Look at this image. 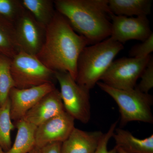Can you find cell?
I'll return each instance as SVG.
<instances>
[{
  "label": "cell",
  "instance_id": "cell-1",
  "mask_svg": "<svg viewBox=\"0 0 153 153\" xmlns=\"http://www.w3.org/2000/svg\"><path fill=\"white\" fill-rule=\"evenodd\" d=\"M89 42L76 33L65 17L56 10L46 27L42 48L36 55L47 68L54 71H65L76 80L77 60Z\"/></svg>",
  "mask_w": 153,
  "mask_h": 153
},
{
  "label": "cell",
  "instance_id": "cell-2",
  "mask_svg": "<svg viewBox=\"0 0 153 153\" xmlns=\"http://www.w3.org/2000/svg\"><path fill=\"white\" fill-rule=\"evenodd\" d=\"M55 10L68 20L73 30L95 44L109 38L113 14L108 0H55Z\"/></svg>",
  "mask_w": 153,
  "mask_h": 153
},
{
  "label": "cell",
  "instance_id": "cell-3",
  "mask_svg": "<svg viewBox=\"0 0 153 153\" xmlns=\"http://www.w3.org/2000/svg\"><path fill=\"white\" fill-rule=\"evenodd\" d=\"M123 48V44L111 37L85 47L77 60L76 82L90 90L100 80L114 57Z\"/></svg>",
  "mask_w": 153,
  "mask_h": 153
},
{
  "label": "cell",
  "instance_id": "cell-4",
  "mask_svg": "<svg viewBox=\"0 0 153 153\" xmlns=\"http://www.w3.org/2000/svg\"><path fill=\"white\" fill-rule=\"evenodd\" d=\"M97 85L110 96L117 104L120 112L121 126H124L132 121L153 123V99L150 94L142 92L136 87L129 90H120L100 81Z\"/></svg>",
  "mask_w": 153,
  "mask_h": 153
},
{
  "label": "cell",
  "instance_id": "cell-5",
  "mask_svg": "<svg viewBox=\"0 0 153 153\" xmlns=\"http://www.w3.org/2000/svg\"><path fill=\"white\" fill-rule=\"evenodd\" d=\"M11 72L15 87L26 89L53 82L55 71L47 68L37 57L20 51L12 58Z\"/></svg>",
  "mask_w": 153,
  "mask_h": 153
},
{
  "label": "cell",
  "instance_id": "cell-6",
  "mask_svg": "<svg viewBox=\"0 0 153 153\" xmlns=\"http://www.w3.org/2000/svg\"><path fill=\"white\" fill-rule=\"evenodd\" d=\"M55 77L66 112L74 120L88 123L91 117L90 90L78 84L68 72L55 71Z\"/></svg>",
  "mask_w": 153,
  "mask_h": 153
},
{
  "label": "cell",
  "instance_id": "cell-7",
  "mask_svg": "<svg viewBox=\"0 0 153 153\" xmlns=\"http://www.w3.org/2000/svg\"><path fill=\"white\" fill-rule=\"evenodd\" d=\"M151 57L150 55L143 58L123 57L114 60L100 80L116 89H133L136 86L137 80L140 77Z\"/></svg>",
  "mask_w": 153,
  "mask_h": 153
},
{
  "label": "cell",
  "instance_id": "cell-8",
  "mask_svg": "<svg viewBox=\"0 0 153 153\" xmlns=\"http://www.w3.org/2000/svg\"><path fill=\"white\" fill-rule=\"evenodd\" d=\"M13 24L20 51L36 56L44 44L46 27L25 9Z\"/></svg>",
  "mask_w": 153,
  "mask_h": 153
},
{
  "label": "cell",
  "instance_id": "cell-9",
  "mask_svg": "<svg viewBox=\"0 0 153 153\" xmlns=\"http://www.w3.org/2000/svg\"><path fill=\"white\" fill-rule=\"evenodd\" d=\"M111 38L123 44L130 40L143 41L153 33L146 16L129 17L112 15Z\"/></svg>",
  "mask_w": 153,
  "mask_h": 153
},
{
  "label": "cell",
  "instance_id": "cell-10",
  "mask_svg": "<svg viewBox=\"0 0 153 153\" xmlns=\"http://www.w3.org/2000/svg\"><path fill=\"white\" fill-rule=\"evenodd\" d=\"M74 120L66 111L38 126L35 134V146L41 149L53 142L63 143L74 128Z\"/></svg>",
  "mask_w": 153,
  "mask_h": 153
},
{
  "label": "cell",
  "instance_id": "cell-11",
  "mask_svg": "<svg viewBox=\"0 0 153 153\" xmlns=\"http://www.w3.org/2000/svg\"><path fill=\"white\" fill-rule=\"evenodd\" d=\"M55 88L56 87L53 82L26 89L13 88L9 95L12 120L16 123L22 119L26 113L44 96Z\"/></svg>",
  "mask_w": 153,
  "mask_h": 153
},
{
  "label": "cell",
  "instance_id": "cell-12",
  "mask_svg": "<svg viewBox=\"0 0 153 153\" xmlns=\"http://www.w3.org/2000/svg\"><path fill=\"white\" fill-rule=\"evenodd\" d=\"M64 111L60 91L56 88L44 96L22 119L38 127Z\"/></svg>",
  "mask_w": 153,
  "mask_h": 153
},
{
  "label": "cell",
  "instance_id": "cell-13",
  "mask_svg": "<svg viewBox=\"0 0 153 153\" xmlns=\"http://www.w3.org/2000/svg\"><path fill=\"white\" fill-rule=\"evenodd\" d=\"M102 135L101 131H86L74 127L62 143L61 153H94Z\"/></svg>",
  "mask_w": 153,
  "mask_h": 153
},
{
  "label": "cell",
  "instance_id": "cell-14",
  "mask_svg": "<svg viewBox=\"0 0 153 153\" xmlns=\"http://www.w3.org/2000/svg\"><path fill=\"white\" fill-rule=\"evenodd\" d=\"M112 137L116 147L128 153H153V135L140 139L123 129L116 128Z\"/></svg>",
  "mask_w": 153,
  "mask_h": 153
},
{
  "label": "cell",
  "instance_id": "cell-15",
  "mask_svg": "<svg viewBox=\"0 0 153 153\" xmlns=\"http://www.w3.org/2000/svg\"><path fill=\"white\" fill-rule=\"evenodd\" d=\"M151 0H108L111 13L129 17L147 16L151 13Z\"/></svg>",
  "mask_w": 153,
  "mask_h": 153
},
{
  "label": "cell",
  "instance_id": "cell-16",
  "mask_svg": "<svg viewBox=\"0 0 153 153\" xmlns=\"http://www.w3.org/2000/svg\"><path fill=\"white\" fill-rule=\"evenodd\" d=\"M18 129L13 145L5 153H29L36 147L35 134L37 126L21 120L15 124Z\"/></svg>",
  "mask_w": 153,
  "mask_h": 153
},
{
  "label": "cell",
  "instance_id": "cell-17",
  "mask_svg": "<svg viewBox=\"0 0 153 153\" xmlns=\"http://www.w3.org/2000/svg\"><path fill=\"white\" fill-rule=\"evenodd\" d=\"M23 7L39 23L47 27L55 16V10L52 0H21Z\"/></svg>",
  "mask_w": 153,
  "mask_h": 153
},
{
  "label": "cell",
  "instance_id": "cell-18",
  "mask_svg": "<svg viewBox=\"0 0 153 153\" xmlns=\"http://www.w3.org/2000/svg\"><path fill=\"white\" fill-rule=\"evenodd\" d=\"M19 51L13 23L0 17V53L12 58Z\"/></svg>",
  "mask_w": 153,
  "mask_h": 153
},
{
  "label": "cell",
  "instance_id": "cell-19",
  "mask_svg": "<svg viewBox=\"0 0 153 153\" xmlns=\"http://www.w3.org/2000/svg\"><path fill=\"white\" fill-rule=\"evenodd\" d=\"M9 98L0 106V146L5 152L12 146L11 132L15 128L11 120Z\"/></svg>",
  "mask_w": 153,
  "mask_h": 153
},
{
  "label": "cell",
  "instance_id": "cell-20",
  "mask_svg": "<svg viewBox=\"0 0 153 153\" xmlns=\"http://www.w3.org/2000/svg\"><path fill=\"white\" fill-rule=\"evenodd\" d=\"M12 58L0 53V106L9 98L10 91L15 87L11 72Z\"/></svg>",
  "mask_w": 153,
  "mask_h": 153
},
{
  "label": "cell",
  "instance_id": "cell-21",
  "mask_svg": "<svg viewBox=\"0 0 153 153\" xmlns=\"http://www.w3.org/2000/svg\"><path fill=\"white\" fill-rule=\"evenodd\" d=\"M25 9L21 0H0V17L13 23Z\"/></svg>",
  "mask_w": 153,
  "mask_h": 153
},
{
  "label": "cell",
  "instance_id": "cell-22",
  "mask_svg": "<svg viewBox=\"0 0 153 153\" xmlns=\"http://www.w3.org/2000/svg\"><path fill=\"white\" fill-rule=\"evenodd\" d=\"M153 51V33L141 44L133 47L129 51L131 57L143 58L150 56Z\"/></svg>",
  "mask_w": 153,
  "mask_h": 153
},
{
  "label": "cell",
  "instance_id": "cell-23",
  "mask_svg": "<svg viewBox=\"0 0 153 153\" xmlns=\"http://www.w3.org/2000/svg\"><path fill=\"white\" fill-rule=\"evenodd\" d=\"M139 84L135 87L143 93L148 94L153 87V59L150 60L140 76Z\"/></svg>",
  "mask_w": 153,
  "mask_h": 153
},
{
  "label": "cell",
  "instance_id": "cell-24",
  "mask_svg": "<svg viewBox=\"0 0 153 153\" xmlns=\"http://www.w3.org/2000/svg\"><path fill=\"white\" fill-rule=\"evenodd\" d=\"M117 123L118 121L114 123L111 126L108 131L105 133L103 134L99 143L94 153H117L116 146L111 150H108V142L114 133Z\"/></svg>",
  "mask_w": 153,
  "mask_h": 153
},
{
  "label": "cell",
  "instance_id": "cell-25",
  "mask_svg": "<svg viewBox=\"0 0 153 153\" xmlns=\"http://www.w3.org/2000/svg\"><path fill=\"white\" fill-rule=\"evenodd\" d=\"M62 143L53 142L41 149V153H61Z\"/></svg>",
  "mask_w": 153,
  "mask_h": 153
},
{
  "label": "cell",
  "instance_id": "cell-26",
  "mask_svg": "<svg viewBox=\"0 0 153 153\" xmlns=\"http://www.w3.org/2000/svg\"><path fill=\"white\" fill-rule=\"evenodd\" d=\"M29 153H41V149L35 147Z\"/></svg>",
  "mask_w": 153,
  "mask_h": 153
},
{
  "label": "cell",
  "instance_id": "cell-27",
  "mask_svg": "<svg viewBox=\"0 0 153 153\" xmlns=\"http://www.w3.org/2000/svg\"><path fill=\"white\" fill-rule=\"evenodd\" d=\"M116 147L117 148V153H128L122 149L120 148H117V147Z\"/></svg>",
  "mask_w": 153,
  "mask_h": 153
},
{
  "label": "cell",
  "instance_id": "cell-28",
  "mask_svg": "<svg viewBox=\"0 0 153 153\" xmlns=\"http://www.w3.org/2000/svg\"><path fill=\"white\" fill-rule=\"evenodd\" d=\"M0 153H5L3 151L2 149L0 146Z\"/></svg>",
  "mask_w": 153,
  "mask_h": 153
}]
</instances>
